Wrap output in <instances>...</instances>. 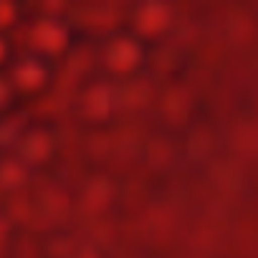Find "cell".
<instances>
[{"instance_id":"7","label":"cell","mask_w":258,"mask_h":258,"mask_svg":"<svg viewBox=\"0 0 258 258\" xmlns=\"http://www.w3.org/2000/svg\"><path fill=\"white\" fill-rule=\"evenodd\" d=\"M6 94H8V91H6V86H3V84H0V101H3V99H6Z\"/></svg>"},{"instance_id":"3","label":"cell","mask_w":258,"mask_h":258,"mask_svg":"<svg viewBox=\"0 0 258 258\" xmlns=\"http://www.w3.org/2000/svg\"><path fill=\"white\" fill-rule=\"evenodd\" d=\"M167 21H170L167 8L157 6V3H150V6H142L137 11V21L135 23H137V28L142 33H157V31H162L167 26Z\"/></svg>"},{"instance_id":"1","label":"cell","mask_w":258,"mask_h":258,"mask_svg":"<svg viewBox=\"0 0 258 258\" xmlns=\"http://www.w3.org/2000/svg\"><path fill=\"white\" fill-rule=\"evenodd\" d=\"M66 28L58 23V21H53V18H43L41 23H36L33 28H31V41H33V46H38L41 51H48V53H56V51H61L63 46H66Z\"/></svg>"},{"instance_id":"6","label":"cell","mask_w":258,"mask_h":258,"mask_svg":"<svg viewBox=\"0 0 258 258\" xmlns=\"http://www.w3.org/2000/svg\"><path fill=\"white\" fill-rule=\"evenodd\" d=\"M13 16H16V8H13V6H8V3H0V26H6Z\"/></svg>"},{"instance_id":"4","label":"cell","mask_w":258,"mask_h":258,"mask_svg":"<svg viewBox=\"0 0 258 258\" xmlns=\"http://www.w3.org/2000/svg\"><path fill=\"white\" fill-rule=\"evenodd\" d=\"M13 76H16V81H18L21 86L33 89V86H38V84L43 81V69H41L36 61H21V63L16 66Z\"/></svg>"},{"instance_id":"8","label":"cell","mask_w":258,"mask_h":258,"mask_svg":"<svg viewBox=\"0 0 258 258\" xmlns=\"http://www.w3.org/2000/svg\"><path fill=\"white\" fill-rule=\"evenodd\" d=\"M3 53H6V46H3V41H0V58H3Z\"/></svg>"},{"instance_id":"2","label":"cell","mask_w":258,"mask_h":258,"mask_svg":"<svg viewBox=\"0 0 258 258\" xmlns=\"http://www.w3.org/2000/svg\"><path fill=\"white\" fill-rule=\"evenodd\" d=\"M106 61L114 71H129L140 61V46L129 38H116L106 48Z\"/></svg>"},{"instance_id":"5","label":"cell","mask_w":258,"mask_h":258,"mask_svg":"<svg viewBox=\"0 0 258 258\" xmlns=\"http://www.w3.org/2000/svg\"><path fill=\"white\" fill-rule=\"evenodd\" d=\"M109 101H111L109 91H106L104 86H96V89H91V91L86 94V111H89L91 116H101V114H106Z\"/></svg>"}]
</instances>
